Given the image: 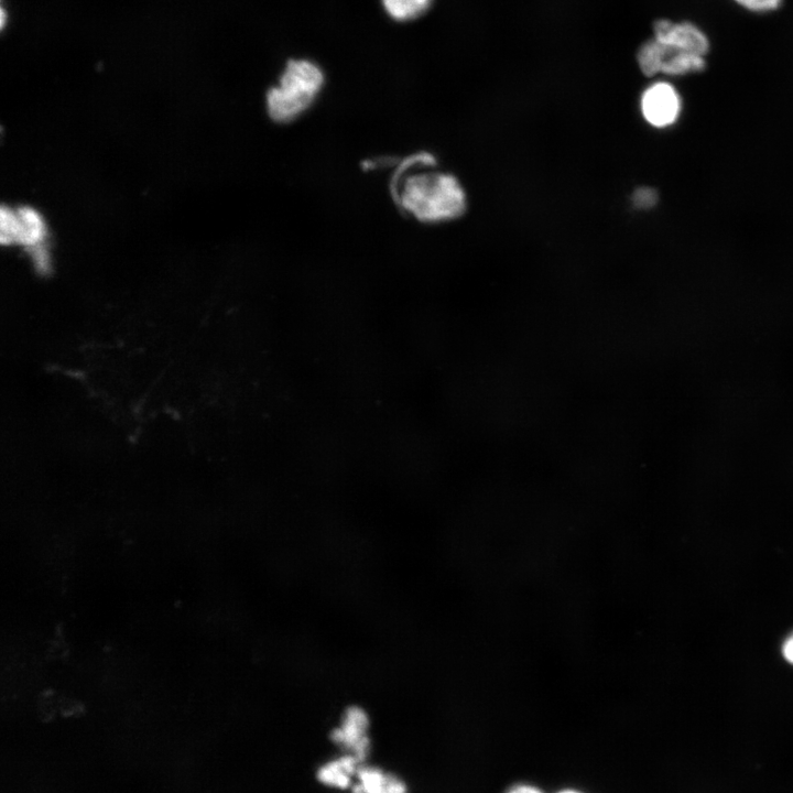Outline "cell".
<instances>
[{
  "label": "cell",
  "mask_w": 793,
  "mask_h": 793,
  "mask_svg": "<svg viewBox=\"0 0 793 793\" xmlns=\"http://www.w3.org/2000/svg\"><path fill=\"white\" fill-rule=\"evenodd\" d=\"M322 68L309 59H290L278 85L267 93V110L271 119L287 123L304 113L315 101L324 85Z\"/></svg>",
  "instance_id": "cell-2"
},
{
  "label": "cell",
  "mask_w": 793,
  "mask_h": 793,
  "mask_svg": "<svg viewBox=\"0 0 793 793\" xmlns=\"http://www.w3.org/2000/svg\"><path fill=\"white\" fill-rule=\"evenodd\" d=\"M351 793H406L405 783L382 769L361 764Z\"/></svg>",
  "instance_id": "cell-6"
},
{
  "label": "cell",
  "mask_w": 793,
  "mask_h": 793,
  "mask_svg": "<svg viewBox=\"0 0 793 793\" xmlns=\"http://www.w3.org/2000/svg\"><path fill=\"white\" fill-rule=\"evenodd\" d=\"M640 106L644 119L650 124L664 128L676 121L681 101L672 85L660 82L644 90Z\"/></svg>",
  "instance_id": "cell-3"
},
{
  "label": "cell",
  "mask_w": 793,
  "mask_h": 793,
  "mask_svg": "<svg viewBox=\"0 0 793 793\" xmlns=\"http://www.w3.org/2000/svg\"><path fill=\"white\" fill-rule=\"evenodd\" d=\"M509 793H541L537 789L528 786V785H520L514 789H512Z\"/></svg>",
  "instance_id": "cell-15"
},
{
  "label": "cell",
  "mask_w": 793,
  "mask_h": 793,
  "mask_svg": "<svg viewBox=\"0 0 793 793\" xmlns=\"http://www.w3.org/2000/svg\"><path fill=\"white\" fill-rule=\"evenodd\" d=\"M654 39L675 45L683 51L704 56L709 47L705 34L689 22L674 23L659 20L654 23Z\"/></svg>",
  "instance_id": "cell-4"
},
{
  "label": "cell",
  "mask_w": 793,
  "mask_h": 793,
  "mask_svg": "<svg viewBox=\"0 0 793 793\" xmlns=\"http://www.w3.org/2000/svg\"><path fill=\"white\" fill-rule=\"evenodd\" d=\"M35 269L41 273L50 270V256L43 245L30 249Z\"/></svg>",
  "instance_id": "cell-12"
},
{
  "label": "cell",
  "mask_w": 793,
  "mask_h": 793,
  "mask_svg": "<svg viewBox=\"0 0 793 793\" xmlns=\"http://www.w3.org/2000/svg\"><path fill=\"white\" fill-rule=\"evenodd\" d=\"M432 154L420 153L402 163L391 191L398 206L416 220L441 222L466 211V194L453 174L434 171Z\"/></svg>",
  "instance_id": "cell-1"
},
{
  "label": "cell",
  "mask_w": 793,
  "mask_h": 793,
  "mask_svg": "<svg viewBox=\"0 0 793 793\" xmlns=\"http://www.w3.org/2000/svg\"><path fill=\"white\" fill-rule=\"evenodd\" d=\"M362 763L355 758L341 753L339 757L328 760L317 771L318 780L330 787H351L357 772Z\"/></svg>",
  "instance_id": "cell-7"
},
{
  "label": "cell",
  "mask_w": 793,
  "mask_h": 793,
  "mask_svg": "<svg viewBox=\"0 0 793 793\" xmlns=\"http://www.w3.org/2000/svg\"><path fill=\"white\" fill-rule=\"evenodd\" d=\"M658 202V194L650 187H640L632 194V203L637 208L648 209Z\"/></svg>",
  "instance_id": "cell-11"
},
{
  "label": "cell",
  "mask_w": 793,
  "mask_h": 793,
  "mask_svg": "<svg viewBox=\"0 0 793 793\" xmlns=\"http://www.w3.org/2000/svg\"><path fill=\"white\" fill-rule=\"evenodd\" d=\"M381 3L390 18L406 22L424 14L432 0H381Z\"/></svg>",
  "instance_id": "cell-9"
},
{
  "label": "cell",
  "mask_w": 793,
  "mask_h": 793,
  "mask_svg": "<svg viewBox=\"0 0 793 793\" xmlns=\"http://www.w3.org/2000/svg\"><path fill=\"white\" fill-rule=\"evenodd\" d=\"M747 9L754 11H767L778 7L780 0H736Z\"/></svg>",
  "instance_id": "cell-13"
},
{
  "label": "cell",
  "mask_w": 793,
  "mask_h": 793,
  "mask_svg": "<svg viewBox=\"0 0 793 793\" xmlns=\"http://www.w3.org/2000/svg\"><path fill=\"white\" fill-rule=\"evenodd\" d=\"M561 793H577V792H574V791H564V792H561Z\"/></svg>",
  "instance_id": "cell-16"
},
{
  "label": "cell",
  "mask_w": 793,
  "mask_h": 793,
  "mask_svg": "<svg viewBox=\"0 0 793 793\" xmlns=\"http://www.w3.org/2000/svg\"><path fill=\"white\" fill-rule=\"evenodd\" d=\"M18 216L15 209L2 206L0 210V240L2 245L17 243Z\"/></svg>",
  "instance_id": "cell-10"
},
{
  "label": "cell",
  "mask_w": 793,
  "mask_h": 793,
  "mask_svg": "<svg viewBox=\"0 0 793 793\" xmlns=\"http://www.w3.org/2000/svg\"><path fill=\"white\" fill-rule=\"evenodd\" d=\"M783 654L789 662L793 663V639L785 642Z\"/></svg>",
  "instance_id": "cell-14"
},
{
  "label": "cell",
  "mask_w": 793,
  "mask_h": 793,
  "mask_svg": "<svg viewBox=\"0 0 793 793\" xmlns=\"http://www.w3.org/2000/svg\"><path fill=\"white\" fill-rule=\"evenodd\" d=\"M333 740L341 749L360 763L369 752L370 740L368 736V724L365 716L359 711L348 713L341 725L335 729Z\"/></svg>",
  "instance_id": "cell-5"
},
{
  "label": "cell",
  "mask_w": 793,
  "mask_h": 793,
  "mask_svg": "<svg viewBox=\"0 0 793 793\" xmlns=\"http://www.w3.org/2000/svg\"><path fill=\"white\" fill-rule=\"evenodd\" d=\"M18 216V240L29 249L43 243L46 235L45 222L41 214L32 207L23 206L15 209Z\"/></svg>",
  "instance_id": "cell-8"
}]
</instances>
